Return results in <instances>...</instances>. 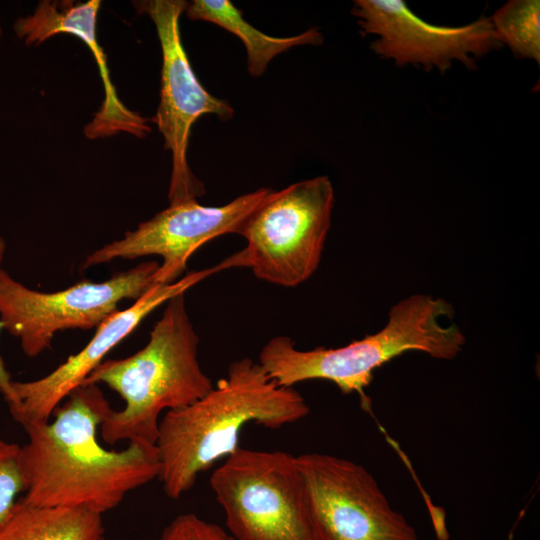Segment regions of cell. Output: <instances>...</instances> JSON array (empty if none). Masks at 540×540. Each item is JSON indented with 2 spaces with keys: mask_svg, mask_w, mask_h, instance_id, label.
I'll return each mask as SVG.
<instances>
[{
  "mask_svg": "<svg viewBox=\"0 0 540 540\" xmlns=\"http://www.w3.org/2000/svg\"><path fill=\"white\" fill-rule=\"evenodd\" d=\"M53 412V420L28 423L20 446L26 502L38 506L84 508L103 515L131 491L159 478L155 444L128 442L108 450L97 431L111 407L97 384L73 390Z\"/></svg>",
  "mask_w": 540,
  "mask_h": 540,
  "instance_id": "1",
  "label": "cell"
},
{
  "mask_svg": "<svg viewBox=\"0 0 540 540\" xmlns=\"http://www.w3.org/2000/svg\"><path fill=\"white\" fill-rule=\"evenodd\" d=\"M309 412L305 398L274 382L258 361H233L207 394L161 417L155 446L165 494L180 498L201 473L237 451L247 424L278 429Z\"/></svg>",
  "mask_w": 540,
  "mask_h": 540,
  "instance_id": "2",
  "label": "cell"
},
{
  "mask_svg": "<svg viewBox=\"0 0 540 540\" xmlns=\"http://www.w3.org/2000/svg\"><path fill=\"white\" fill-rule=\"evenodd\" d=\"M165 304L142 349L126 358L104 360L82 383H103L125 403L121 410L111 408L99 427L110 445L124 440L155 444L162 412L193 403L214 385L199 362V336L184 294Z\"/></svg>",
  "mask_w": 540,
  "mask_h": 540,
  "instance_id": "3",
  "label": "cell"
},
{
  "mask_svg": "<svg viewBox=\"0 0 540 540\" xmlns=\"http://www.w3.org/2000/svg\"><path fill=\"white\" fill-rule=\"evenodd\" d=\"M454 308L442 298L414 294L389 311L386 326L339 348L317 347L299 350L288 336L271 338L259 353V364L283 387L308 380H327L343 394L357 393L364 406V393L373 372L406 352L419 351L436 359H454L466 339L452 320Z\"/></svg>",
  "mask_w": 540,
  "mask_h": 540,
  "instance_id": "4",
  "label": "cell"
},
{
  "mask_svg": "<svg viewBox=\"0 0 540 540\" xmlns=\"http://www.w3.org/2000/svg\"><path fill=\"white\" fill-rule=\"evenodd\" d=\"M334 206L327 176L271 190L244 222L246 246L226 260L230 268H249L260 280L296 287L318 269Z\"/></svg>",
  "mask_w": 540,
  "mask_h": 540,
  "instance_id": "5",
  "label": "cell"
},
{
  "mask_svg": "<svg viewBox=\"0 0 540 540\" xmlns=\"http://www.w3.org/2000/svg\"><path fill=\"white\" fill-rule=\"evenodd\" d=\"M210 486L235 540H315L296 456L240 447Z\"/></svg>",
  "mask_w": 540,
  "mask_h": 540,
  "instance_id": "6",
  "label": "cell"
},
{
  "mask_svg": "<svg viewBox=\"0 0 540 540\" xmlns=\"http://www.w3.org/2000/svg\"><path fill=\"white\" fill-rule=\"evenodd\" d=\"M159 268L143 262L106 281H81L64 290L30 289L0 270V322L18 338L23 352L36 357L47 350L57 332L97 328L126 299L137 300L154 285Z\"/></svg>",
  "mask_w": 540,
  "mask_h": 540,
  "instance_id": "7",
  "label": "cell"
},
{
  "mask_svg": "<svg viewBox=\"0 0 540 540\" xmlns=\"http://www.w3.org/2000/svg\"><path fill=\"white\" fill-rule=\"evenodd\" d=\"M296 464L315 540H420L364 466L322 453Z\"/></svg>",
  "mask_w": 540,
  "mask_h": 540,
  "instance_id": "8",
  "label": "cell"
},
{
  "mask_svg": "<svg viewBox=\"0 0 540 540\" xmlns=\"http://www.w3.org/2000/svg\"><path fill=\"white\" fill-rule=\"evenodd\" d=\"M187 3L184 0L133 2L138 13L147 14L153 21L161 47L160 102L151 121L163 136L164 148L172 155L170 204L197 200L205 192L187 161L193 124L206 114L226 121L234 113L227 101L211 95L202 86L192 69L180 33V17Z\"/></svg>",
  "mask_w": 540,
  "mask_h": 540,
  "instance_id": "9",
  "label": "cell"
},
{
  "mask_svg": "<svg viewBox=\"0 0 540 540\" xmlns=\"http://www.w3.org/2000/svg\"><path fill=\"white\" fill-rule=\"evenodd\" d=\"M271 190L259 188L222 206L202 205L196 199L170 204L122 238L90 253L83 268L115 259L157 255L162 263L154 275V285L173 283L202 245L225 234H239L246 219Z\"/></svg>",
  "mask_w": 540,
  "mask_h": 540,
  "instance_id": "10",
  "label": "cell"
},
{
  "mask_svg": "<svg viewBox=\"0 0 540 540\" xmlns=\"http://www.w3.org/2000/svg\"><path fill=\"white\" fill-rule=\"evenodd\" d=\"M352 14L363 35L379 36L372 50L398 66L421 64L444 72L458 60L475 69L476 57L503 45L490 18L459 27L437 26L416 16L402 0H356Z\"/></svg>",
  "mask_w": 540,
  "mask_h": 540,
  "instance_id": "11",
  "label": "cell"
},
{
  "mask_svg": "<svg viewBox=\"0 0 540 540\" xmlns=\"http://www.w3.org/2000/svg\"><path fill=\"white\" fill-rule=\"evenodd\" d=\"M220 262L212 268L192 271L170 284L150 287L128 308L105 319L92 339L78 353L69 356L49 374L26 382H12L16 405L10 410L22 426L48 421L54 410L87 376L104 361L106 355L128 337L155 309L185 292L208 276L224 270Z\"/></svg>",
  "mask_w": 540,
  "mask_h": 540,
  "instance_id": "12",
  "label": "cell"
},
{
  "mask_svg": "<svg viewBox=\"0 0 540 540\" xmlns=\"http://www.w3.org/2000/svg\"><path fill=\"white\" fill-rule=\"evenodd\" d=\"M100 6V0H43L31 14L18 18L13 29L26 46H39L57 34L67 33L82 40L90 49L105 94L100 108L84 128L87 138H103L118 133L143 138L151 132L147 124L149 120L121 102L110 77L106 55L97 41L96 22Z\"/></svg>",
  "mask_w": 540,
  "mask_h": 540,
  "instance_id": "13",
  "label": "cell"
},
{
  "mask_svg": "<svg viewBox=\"0 0 540 540\" xmlns=\"http://www.w3.org/2000/svg\"><path fill=\"white\" fill-rule=\"evenodd\" d=\"M0 540H106L102 515L84 508L38 506L20 498L0 525Z\"/></svg>",
  "mask_w": 540,
  "mask_h": 540,
  "instance_id": "14",
  "label": "cell"
},
{
  "mask_svg": "<svg viewBox=\"0 0 540 540\" xmlns=\"http://www.w3.org/2000/svg\"><path fill=\"white\" fill-rule=\"evenodd\" d=\"M185 13L190 20L211 22L238 37L246 48L247 69L252 77L261 76L270 61L284 51L300 45H320L323 41L317 28L296 36H269L248 23L229 0H194L187 3Z\"/></svg>",
  "mask_w": 540,
  "mask_h": 540,
  "instance_id": "15",
  "label": "cell"
},
{
  "mask_svg": "<svg viewBox=\"0 0 540 540\" xmlns=\"http://www.w3.org/2000/svg\"><path fill=\"white\" fill-rule=\"evenodd\" d=\"M497 38L518 57L540 63V2L511 0L490 17Z\"/></svg>",
  "mask_w": 540,
  "mask_h": 540,
  "instance_id": "16",
  "label": "cell"
},
{
  "mask_svg": "<svg viewBox=\"0 0 540 540\" xmlns=\"http://www.w3.org/2000/svg\"><path fill=\"white\" fill-rule=\"evenodd\" d=\"M22 492L24 481L20 466V446L0 439V525Z\"/></svg>",
  "mask_w": 540,
  "mask_h": 540,
  "instance_id": "17",
  "label": "cell"
},
{
  "mask_svg": "<svg viewBox=\"0 0 540 540\" xmlns=\"http://www.w3.org/2000/svg\"><path fill=\"white\" fill-rule=\"evenodd\" d=\"M159 540H235L220 526L194 513L175 517L163 530Z\"/></svg>",
  "mask_w": 540,
  "mask_h": 540,
  "instance_id": "18",
  "label": "cell"
},
{
  "mask_svg": "<svg viewBox=\"0 0 540 540\" xmlns=\"http://www.w3.org/2000/svg\"><path fill=\"white\" fill-rule=\"evenodd\" d=\"M6 242L2 236H0V270L1 264L5 255ZM2 324L0 322V331ZM12 380L7 371L4 361L0 355V393L3 395L4 399L8 403L9 409H12L16 405V397L12 387Z\"/></svg>",
  "mask_w": 540,
  "mask_h": 540,
  "instance_id": "19",
  "label": "cell"
},
{
  "mask_svg": "<svg viewBox=\"0 0 540 540\" xmlns=\"http://www.w3.org/2000/svg\"><path fill=\"white\" fill-rule=\"evenodd\" d=\"M1 33H2V29H1V25H0V36H1Z\"/></svg>",
  "mask_w": 540,
  "mask_h": 540,
  "instance_id": "20",
  "label": "cell"
}]
</instances>
